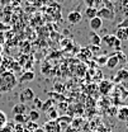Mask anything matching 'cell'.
Returning a JSON list of instances; mask_svg holds the SVG:
<instances>
[{
    "label": "cell",
    "instance_id": "1",
    "mask_svg": "<svg viewBox=\"0 0 128 132\" xmlns=\"http://www.w3.org/2000/svg\"><path fill=\"white\" fill-rule=\"evenodd\" d=\"M18 84L16 76L12 71H5L0 74V93H9L12 92Z\"/></svg>",
    "mask_w": 128,
    "mask_h": 132
},
{
    "label": "cell",
    "instance_id": "2",
    "mask_svg": "<svg viewBox=\"0 0 128 132\" xmlns=\"http://www.w3.org/2000/svg\"><path fill=\"white\" fill-rule=\"evenodd\" d=\"M101 42H104L108 47H110V48H119V46H121V41L114 36V34H107V36H104L103 38H101Z\"/></svg>",
    "mask_w": 128,
    "mask_h": 132
},
{
    "label": "cell",
    "instance_id": "3",
    "mask_svg": "<svg viewBox=\"0 0 128 132\" xmlns=\"http://www.w3.org/2000/svg\"><path fill=\"white\" fill-rule=\"evenodd\" d=\"M96 16H99L100 19H107V20H113L114 19V10L112 9H108V8H105V6H103V8H99L98 9V14Z\"/></svg>",
    "mask_w": 128,
    "mask_h": 132
},
{
    "label": "cell",
    "instance_id": "4",
    "mask_svg": "<svg viewBox=\"0 0 128 132\" xmlns=\"http://www.w3.org/2000/svg\"><path fill=\"white\" fill-rule=\"evenodd\" d=\"M19 98H20V103H24V104H25L27 102H32L33 99L36 98V97H34L33 89H31V88H25L24 90H22Z\"/></svg>",
    "mask_w": 128,
    "mask_h": 132
},
{
    "label": "cell",
    "instance_id": "5",
    "mask_svg": "<svg viewBox=\"0 0 128 132\" xmlns=\"http://www.w3.org/2000/svg\"><path fill=\"white\" fill-rule=\"evenodd\" d=\"M67 20L71 23V24H79L81 20H82V14L78 10H72L67 14Z\"/></svg>",
    "mask_w": 128,
    "mask_h": 132
},
{
    "label": "cell",
    "instance_id": "6",
    "mask_svg": "<svg viewBox=\"0 0 128 132\" xmlns=\"http://www.w3.org/2000/svg\"><path fill=\"white\" fill-rule=\"evenodd\" d=\"M45 132H60L61 131V126L58 125L57 121H49L45 125Z\"/></svg>",
    "mask_w": 128,
    "mask_h": 132
},
{
    "label": "cell",
    "instance_id": "7",
    "mask_svg": "<svg viewBox=\"0 0 128 132\" xmlns=\"http://www.w3.org/2000/svg\"><path fill=\"white\" fill-rule=\"evenodd\" d=\"M128 80V70L127 69H121L119 71H117L115 76H114V82H122Z\"/></svg>",
    "mask_w": 128,
    "mask_h": 132
},
{
    "label": "cell",
    "instance_id": "8",
    "mask_svg": "<svg viewBox=\"0 0 128 132\" xmlns=\"http://www.w3.org/2000/svg\"><path fill=\"white\" fill-rule=\"evenodd\" d=\"M89 26H90V28H91V31H99L100 28H101V26H103V19H100L99 16H95V18H93V19H90L89 20Z\"/></svg>",
    "mask_w": 128,
    "mask_h": 132
},
{
    "label": "cell",
    "instance_id": "9",
    "mask_svg": "<svg viewBox=\"0 0 128 132\" xmlns=\"http://www.w3.org/2000/svg\"><path fill=\"white\" fill-rule=\"evenodd\" d=\"M114 36H115L121 42H122V41H128V28H121V27H118Z\"/></svg>",
    "mask_w": 128,
    "mask_h": 132
},
{
    "label": "cell",
    "instance_id": "10",
    "mask_svg": "<svg viewBox=\"0 0 128 132\" xmlns=\"http://www.w3.org/2000/svg\"><path fill=\"white\" fill-rule=\"evenodd\" d=\"M27 104H24V103H18L15 104L13 108H12V112H13V114L16 116V114H25V112H27Z\"/></svg>",
    "mask_w": 128,
    "mask_h": 132
},
{
    "label": "cell",
    "instance_id": "11",
    "mask_svg": "<svg viewBox=\"0 0 128 132\" xmlns=\"http://www.w3.org/2000/svg\"><path fill=\"white\" fill-rule=\"evenodd\" d=\"M112 88H113V82L110 80H103L100 82V85H99V89H100V92L103 94H108L112 90Z\"/></svg>",
    "mask_w": 128,
    "mask_h": 132
},
{
    "label": "cell",
    "instance_id": "12",
    "mask_svg": "<svg viewBox=\"0 0 128 132\" xmlns=\"http://www.w3.org/2000/svg\"><path fill=\"white\" fill-rule=\"evenodd\" d=\"M117 117H118V119H119V121L127 122L128 121V107L127 105H124V107H122V108H119V109H118V112H117Z\"/></svg>",
    "mask_w": 128,
    "mask_h": 132
},
{
    "label": "cell",
    "instance_id": "13",
    "mask_svg": "<svg viewBox=\"0 0 128 132\" xmlns=\"http://www.w3.org/2000/svg\"><path fill=\"white\" fill-rule=\"evenodd\" d=\"M118 64H119V60H118V57H117V55H113V56H110V57H108V60H107V67L108 69H110V70H113V69H115L117 66H118Z\"/></svg>",
    "mask_w": 128,
    "mask_h": 132
},
{
    "label": "cell",
    "instance_id": "14",
    "mask_svg": "<svg viewBox=\"0 0 128 132\" xmlns=\"http://www.w3.org/2000/svg\"><path fill=\"white\" fill-rule=\"evenodd\" d=\"M33 79H34V72H33L32 70H28V71H24V74L20 76L19 81L20 82H29V81H32Z\"/></svg>",
    "mask_w": 128,
    "mask_h": 132
},
{
    "label": "cell",
    "instance_id": "15",
    "mask_svg": "<svg viewBox=\"0 0 128 132\" xmlns=\"http://www.w3.org/2000/svg\"><path fill=\"white\" fill-rule=\"evenodd\" d=\"M90 42H91V46L99 47L101 45V37H99L96 34V32H91V34H90Z\"/></svg>",
    "mask_w": 128,
    "mask_h": 132
},
{
    "label": "cell",
    "instance_id": "16",
    "mask_svg": "<svg viewBox=\"0 0 128 132\" xmlns=\"http://www.w3.org/2000/svg\"><path fill=\"white\" fill-rule=\"evenodd\" d=\"M96 14H98V9L96 8H86L85 9V16L90 20V19H93V18H95Z\"/></svg>",
    "mask_w": 128,
    "mask_h": 132
},
{
    "label": "cell",
    "instance_id": "17",
    "mask_svg": "<svg viewBox=\"0 0 128 132\" xmlns=\"http://www.w3.org/2000/svg\"><path fill=\"white\" fill-rule=\"evenodd\" d=\"M14 121L18 125H24V123H27L29 121V118H28V116L25 114H16L14 116Z\"/></svg>",
    "mask_w": 128,
    "mask_h": 132
},
{
    "label": "cell",
    "instance_id": "18",
    "mask_svg": "<svg viewBox=\"0 0 128 132\" xmlns=\"http://www.w3.org/2000/svg\"><path fill=\"white\" fill-rule=\"evenodd\" d=\"M57 122H58V125L62 127V125L66 126V125H69V123H72V118H71V117H69V116H64V117L57 118Z\"/></svg>",
    "mask_w": 128,
    "mask_h": 132
},
{
    "label": "cell",
    "instance_id": "19",
    "mask_svg": "<svg viewBox=\"0 0 128 132\" xmlns=\"http://www.w3.org/2000/svg\"><path fill=\"white\" fill-rule=\"evenodd\" d=\"M39 117H41V113H39V111H36V109H31V112H29V114H28V118H29V121H32V122H36V121H38V119H39Z\"/></svg>",
    "mask_w": 128,
    "mask_h": 132
},
{
    "label": "cell",
    "instance_id": "20",
    "mask_svg": "<svg viewBox=\"0 0 128 132\" xmlns=\"http://www.w3.org/2000/svg\"><path fill=\"white\" fill-rule=\"evenodd\" d=\"M47 117L49 121H57V118H58V113H57V111L55 109V108H51L49 111L47 112Z\"/></svg>",
    "mask_w": 128,
    "mask_h": 132
},
{
    "label": "cell",
    "instance_id": "21",
    "mask_svg": "<svg viewBox=\"0 0 128 132\" xmlns=\"http://www.w3.org/2000/svg\"><path fill=\"white\" fill-rule=\"evenodd\" d=\"M32 104H33V109H36V111H39L41 108H42V104H43V102L39 98H36L32 100Z\"/></svg>",
    "mask_w": 128,
    "mask_h": 132
},
{
    "label": "cell",
    "instance_id": "22",
    "mask_svg": "<svg viewBox=\"0 0 128 132\" xmlns=\"http://www.w3.org/2000/svg\"><path fill=\"white\" fill-rule=\"evenodd\" d=\"M52 104H53V100H52V99H48V100H46V102L42 104V108H41V109H42L43 112L47 113L48 111L52 108Z\"/></svg>",
    "mask_w": 128,
    "mask_h": 132
},
{
    "label": "cell",
    "instance_id": "23",
    "mask_svg": "<svg viewBox=\"0 0 128 132\" xmlns=\"http://www.w3.org/2000/svg\"><path fill=\"white\" fill-rule=\"evenodd\" d=\"M6 123H8L6 114H5L3 111H0V130H1L3 127H5V126H6Z\"/></svg>",
    "mask_w": 128,
    "mask_h": 132
},
{
    "label": "cell",
    "instance_id": "24",
    "mask_svg": "<svg viewBox=\"0 0 128 132\" xmlns=\"http://www.w3.org/2000/svg\"><path fill=\"white\" fill-rule=\"evenodd\" d=\"M25 128H27V131H36V130H38V125H37L36 122L29 121V122L25 125Z\"/></svg>",
    "mask_w": 128,
    "mask_h": 132
},
{
    "label": "cell",
    "instance_id": "25",
    "mask_svg": "<svg viewBox=\"0 0 128 132\" xmlns=\"http://www.w3.org/2000/svg\"><path fill=\"white\" fill-rule=\"evenodd\" d=\"M118 27H121V28H128V16L127 18H124V19L118 24Z\"/></svg>",
    "mask_w": 128,
    "mask_h": 132
},
{
    "label": "cell",
    "instance_id": "26",
    "mask_svg": "<svg viewBox=\"0 0 128 132\" xmlns=\"http://www.w3.org/2000/svg\"><path fill=\"white\" fill-rule=\"evenodd\" d=\"M115 55H117V57H118V60H119V62H121V61H123V62L126 61V56H124V53H122L121 51H118V52H117Z\"/></svg>",
    "mask_w": 128,
    "mask_h": 132
},
{
    "label": "cell",
    "instance_id": "27",
    "mask_svg": "<svg viewBox=\"0 0 128 132\" xmlns=\"http://www.w3.org/2000/svg\"><path fill=\"white\" fill-rule=\"evenodd\" d=\"M107 60H108L107 56H101V57L98 59V64H99V65H105V64H107Z\"/></svg>",
    "mask_w": 128,
    "mask_h": 132
},
{
    "label": "cell",
    "instance_id": "28",
    "mask_svg": "<svg viewBox=\"0 0 128 132\" xmlns=\"http://www.w3.org/2000/svg\"><path fill=\"white\" fill-rule=\"evenodd\" d=\"M86 4V8H93L94 6V0H84Z\"/></svg>",
    "mask_w": 128,
    "mask_h": 132
},
{
    "label": "cell",
    "instance_id": "29",
    "mask_svg": "<svg viewBox=\"0 0 128 132\" xmlns=\"http://www.w3.org/2000/svg\"><path fill=\"white\" fill-rule=\"evenodd\" d=\"M15 132H24V127H23V125H18L16 123L15 126V130H14Z\"/></svg>",
    "mask_w": 128,
    "mask_h": 132
},
{
    "label": "cell",
    "instance_id": "30",
    "mask_svg": "<svg viewBox=\"0 0 128 132\" xmlns=\"http://www.w3.org/2000/svg\"><path fill=\"white\" fill-rule=\"evenodd\" d=\"M101 4H103V0H94V8L96 9H99Z\"/></svg>",
    "mask_w": 128,
    "mask_h": 132
},
{
    "label": "cell",
    "instance_id": "31",
    "mask_svg": "<svg viewBox=\"0 0 128 132\" xmlns=\"http://www.w3.org/2000/svg\"><path fill=\"white\" fill-rule=\"evenodd\" d=\"M121 4H122V6H123L124 9L128 10V0H121Z\"/></svg>",
    "mask_w": 128,
    "mask_h": 132
},
{
    "label": "cell",
    "instance_id": "32",
    "mask_svg": "<svg viewBox=\"0 0 128 132\" xmlns=\"http://www.w3.org/2000/svg\"><path fill=\"white\" fill-rule=\"evenodd\" d=\"M12 1H13V0H0V4L5 6V5H9V4H10Z\"/></svg>",
    "mask_w": 128,
    "mask_h": 132
},
{
    "label": "cell",
    "instance_id": "33",
    "mask_svg": "<svg viewBox=\"0 0 128 132\" xmlns=\"http://www.w3.org/2000/svg\"><path fill=\"white\" fill-rule=\"evenodd\" d=\"M66 132H75V128H74V127H72V128H71V127H69V128L66 130Z\"/></svg>",
    "mask_w": 128,
    "mask_h": 132
},
{
    "label": "cell",
    "instance_id": "34",
    "mask_svg": "<svg viewBox=\"0 0 128 132\" xmlns=\"http://www.w3.org/2000/svg\"><path fill=\"white\" fill-rule=\"evenodd\" d=\"M1 64H3V57H1V55H0V66H1Z\"/></svg>",
    "mask_w": 128,
    "mask_h": 132
},
{
    "label": "cell",
    "instance_id": "35",
    "mask_svg": "<svg viewBox=\"0 0 128 132\" xmlns=\"http://www.w3.org/2000/svg\"><path fill=\"white\" fill-rule=\"evenodd\" d=\"M126 69L128 70V61H126Z\"/></svg>",
    "mask_w": 128,
    "mask_h": 132
},
{
    "label": "cell",
    "instance_id": "36",
    "mask_svg": "<svg viewBox=\"0 0 128 132\" xmlns=\"http://www.w3.org/2000/svg\"><path fill=\"white\" fill-rule=\"evenodd\" d=\"M3 28H4V26H3V24L0 23V29H3Z\"/></svg>",
    "mask_w": 128,
    "mask_h": 132
},
{
    "label": "cell",
    "instance_id": "37",
    "mask_svg": "<svg viewBox=\"0 0 128 132\" xmlns=\"http://www.w3.org/2000/svg\"><path fill=\"white\" fill-rule=\"evenodd\" d=\"M126 127H127V128H128V121H127V122H126Z\"/></svg>",
    "mask_w": 128,
    "mask_h": 132
},
{
    "label": "cell",
    "instance_id": "38",
    "mask_svg": "<svg viewBox=\"0 0 128 132\" xmlns=\"http://www.w3.org/2000/svg\"><path fill=\"white\" fill-rule=\"evenodd\" d=\"M0 55H1V45H0Z\"/></svg>",
    "mask_w": 128,
    "mask_h": 132
},
{
    "label": "cell",
    "instance_id": "39",
    "mask_svg": "<svg viewBox=\"0 0 128 132\" xmlns=\"http://www.w3.org/2000/svg\"><path fill=\"white\" fill-rule=\"evenodd\" d=\"M112 1H114V0H112Z\"/></svg>",
    "mask_w": 128,
    "mask_h": 132
}]
</instances>
